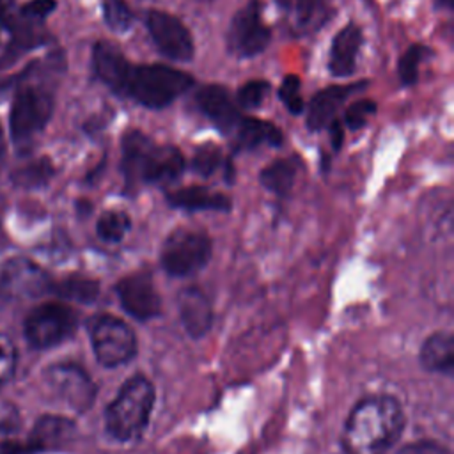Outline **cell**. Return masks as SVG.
<instances>
[{"instance_id":"obj_20","label":"cell","mask_w":454,"mask_h":454,"mask_svg":"<svg viewBox=\"0 0 454 454\" xmlns=\"http://www.w3.org/2000/svg\"><path fill=\"white\" fill-rule=\"evenodd\" d=\"M231 138L234 151H254L261 145L278 147L284 140L282 131L273 122L245 115L231 133Z\"/></svg>"},{"instance_id":"obj_34","label":"cell","mask_w":454,"mask_h":454,"mask_svg":"<svg viewBox=\"0 0 454 454\" xmlns=\"http://www.w3.org/2000/svg\"><path fill=\"white\" fill-rule=\"evenodd\" d=\"M16 369V348L12 340L0 333V387H4Z\"/></svg>"},{"instance_id":"obj_41","label":"cell","mask_w":454,"mask_h":454,"mask_svg":"<svg viewBox=\"0 0 454 454\" xmlns=\"http://www.w3.org/2000/svg\"><path fill=\"white\" fill-rule=\"evenodd\" d=\"M2 296H4V291H2V287H0V298H2Z\"/></svg>"},{"instance_id":"obj_10","label":"cell","mask_w":454,"mask_h":454,"mask_svg":"<svg viewBox=\"0 0 454 454\" xmlns=\"http://www.w3.org/2000/svg\"><path fill=\"white\" fill-rule=\"evenodd\" d=\"M145 27L156 50L168 60L190 62L195 55V43L188 27L174 14L149 9L145 12Z\"/></svg>"},{"instance_id":"obj_1","label":"cell","mask_w":454,"mask_h":454,"mask_svg":"<svg viewBox=\"0 0 454 454\" xmlns=\"http://www.w3.org/2000/svg\"><path fill=\"white\" fill-rule=\"evenodd\" d=\"M401 403L387 394L358 401L346 419L340 445L344 454H387L404 429Z\"/></svg>"},{"instance_id":"obj_7","label":"cell","mask_w":454,"mask_h":454,"mask_svg":"<svg viewBox=\"0 0 454 454\" xmlns=\"http://www.w3.org/2000/svg\"><path fill=\"white\" fill-rule=\"evenodd\" d=\"M90 342L98 362L105 367H117L137 355V337L119 317L101 314L90 323Z\"/></svg>"},{"instance_id":"obj_27","label":"cell","mask_w":454,"mask_h":454,"mask_svg":"<svg viewBox=\"0 0 454 454\" xmlns=\"http://www.w3.org/2000/svg\"><path fill=\"white\" fill-rule=\"evenodd\" d=\"M227 161L223 160V153L218 145L207 142V144H202L193 158H192V168L193 172H197L199 176L202 177H209L213 176L222 165H225Z\"/></svg>"},{"instance_id":"obj_23","label":"cell","mask_w":454,"mask_h":454,"mask_svg":"<svg viewBox=\"0 0 454 454\" xmlns=\"http://www.w3.org/2000/svg\"><path fill=\"white\" fill-rule=\"evenodd\" d=\"M420 364L431 372L450 376L454 372V339L449 332L431 333L420 348Z\"/></svg>"},{"instance_id":"obj_30","label":"cell","mask_w":454,"mask_h":454,"mask_svg":"<svg viewBox=\"0 0 454 454\" xmlns=\"http://www.w3.org/2000/svg\"><path fill=\"white\" fill-rule=\"evenodd\" d=\"M105 23L115 32H126L133 25V12L124 0H103Z\"/></svg>"},{"instance_id":"obj_8","label":"cell","mask_w":454,"mask_h":454,"mask_svg":"<svg viewBox=\"0 0 454 454\" xmlns=\"http://www.w3.org/2000/svg\"><path fill=\"white\" fill-rule=\"evenodd\" d=\"M271 39V28L262 20V5L259 0H250L231 20L225 43L227 50L239 57L248 59L262 53Z\"/></svg>"},{"instance_id":"obj_21","label":"cell","mask_w":454,"mask_h":454,"mask_svg":"<svg viewBox=\"0 0 454 454\" xmlns=\"http://www.w3.org/2000/svg\"><path fill=\"white\" fill-rule=\"evenodd\" d=\"M74 431L76 427L73 420L59 415H44L35 422L27 449L43 450L62 447L74 436Z\"/></svg>"},{"instance_id":"obj_3","label":"cell","mask_w":454,"mask_h":454,"mask_svg":"<svg viewBox=\"0 0 454 454\" xmlns=\"http://www.w3.org/2000/svg\"><path fill=\"white\" fill-rule=\"evenodd\" d=\"M193 85V76L177 67L167 64H131L121 96L149 110H161Z\"/></svg>"},{"instance_id":"obj_25","label":"cell","mask_w":454,"mask_h":454,"mask_svg":"<svg viewBox=\"0 0 454 454\" xmlns=\"http://www.w3.org/2000/svg\"><path fill=\"white\" fill-rule=\"evenodd\" d=\"M129 227H131V220H129L128 213H124L121 209L105 211L96 223L98 236L110 243L121 241L126 236V232L129 231Z\"/></svg>"},{"instance_id":"obj_31","label":"cell","mask_w":454,"mask_h":454,"mask_svg":"<svg viewBox=\"0 0 454 454\" xmlns=\"http://www.w3.org/2000/svg\"><path fill=\"white\" fill-rule=\"evenodd\" d=\"M271 90V83L266 80H248L236 92V105L245 110H254L261 106L268 92Z\"/></svg>"},{"instance_id":"obj_6","label":"cell","mask_w":454,"mask_h":454,"mask_svg":"<svg viewBox=\"0 0 454 454\" xmlns=\"http://www.w3.org/2000/svg\"><path fill=\"white\" fill-rule=\"evenodd\" d=\"M211 239L195 229H177L161 247V266L172 277H188L202 270L211 259Z\"/></svg>"},{"instance_id":"obj_37","label":"cell","mask_w":454,"mask_h":454,"mask_svg":"<svg viewBox=\"0 0 454 454\" xmlns=\"http://www.w3.org/2000/svg\"><path fill=\"white\" fill-rule=\"evenodd\" d=\"M21 20L20 9L16 7V0H0V23L7 28H14V25Z\"/></svg>"},{"instance_id":"obj_18","label":"cell","mask_w":454,"mask_h":454,"mask_svg":"<svg viewBox=\"0 0 454 454\" xmlns=\"http://www.w3.org/2000/svg\"><path fill=\"white\" fill-rule=\"evenodd\" d=\"M129 66L131 62L115 44L108 41H99L94 44V50H92L94 74L117 96H121Z\"/></svg>"},{"instance_id":"obj_22","label":"cell","mask_w":454,"mask_h":454,"mask_svg":"<svg viewBox=\"0 0 454 454\" xmlns=\"http://www.w3.org/2000/svg\"><path fill=\"white\" fill-rule=\"evenodd\" d=\"M167 200L174 207L188 211H227L231 209V199L220 192H213L206 186H186L167 193Z\"/></svg>"},{"instance_id":"obj_11","label":"cell","mask_w":454,"mask_h":454,"mask_svg":"<svg viewBox=\"0 0 454 454\" xmlns=\"http://www.w3.org/2000/svg\"><path fill=\"white\" fill-rule=\"evenodd\" d=\"M50 392L74 411H85L96 399V385L89 374L73 362L55 364L44 371Z\"/></svg>"},{"instance_id":"obj_4","label":"cell","mask_w":454,"mask_h":454,"mask_svg":"<svg viewBox=\"0 0 454 454\" xmlns=\"http://www.w3.org/2000/svg\"><path fill=\"white\" fill-rule=\"evenodd\" d=\"M154 406V387L142 376L129 378L105 410L106 431L119 442H131L145 431Z\"/></svg>"},{"instance_id":"obj_14","label":"cell","mask_w":454,"mask_h":454,"mask_svg":"<svg viewBox=\"0 0 454 454\" xmlns=\"http://www.w3.org/2000/svg\"><path fill=\"white\" fill-rule=\"evenodd\" d=\"M195 103L199 110L215 124V128L231 137L238 122L241 121V112L236 101L231 98L229 90L216 83H207L195 92Z\"/></svg>"},{"instance_id":"obj_33","label":"cell","mask_w":454,"mask_h":454,"mask_svg":"<svg viewBox=\"0 0 454 454\" xmlns=\"http://www.w3.org/2000/svg\"><path fill=\"white\" fill-rule=\"evenodd\" d=\"M376 108H378L376 101H372V99H358V101L351 103L346 108V112H344V124L349 129L356 131V129L364 128L365 122L369 121V117H372L376 114Z\"/></svg>"},{"instance_id":"obj_16","label":"cell","mask_w":454,"mask_h":454,"mask_svg":"<svg viewBox=\"0 0 454 454\" xmlns=\"http://www.w3.org/2000/svg\"><path fill=\"white\" fill-rule=\"evenodd\" d=\"M289 32L307 35L319 30L330 16L328 0H277Z\"/></svg>"},{"instance_id":"obj_17","label":"cell","mask_w":454,"mask_h":454,"mask_svg":"<svg viewBox=\"0 0 454 454\" xmlns=\"http://www.w3.org/2000/svg\"><path fill=\"white\" fill-rule=\"evenodd\" d=\"M362 43H364L362 28L353 21L344 25L335 34V37L332 39L330 53H328V71L332 76L346 78L355 73Z\"/></svg>"},{"instance_id":"obj_13","label":"cell","mask_w":454,"mask_h":454,"mask_svg":"<svg viewBox=\"0 0 454 454\" xmlns=\"http://www.w3.org/2000/svg\"><path fill=\"white\" fill-rule=\"evenodd\" d=\"M0 287L7 296L34 298L46 293L51 287V280L35 262L16 257L5 262L0 273Z\"/></svg>"},{"instance_id":"obj_35","label":"cell","mask_w":454,"mask_h":454,"mask_svg":"<svg viewBox=\"0 0 454 454\" xmlns=\"http://www.w3.org/2000/svg\"><path fill=\"white\" fill-rule=\"evenodd\" d=\"M57 7V0H28L20 7V16L28 21H43Z\"/></svg>"},{"instance_id":"obj_40","label":"cell","mask_w":454,"mask_h":454,"mask_svg":"<svg viewBox=\"0 0 454 454\" xmlns=\"http://www.w3.org/2000/svg\"><path fill=\"white\" fill-rule=\"evenodd\" d=\"M452 4H454V0H436L434 2V5H436V9H445V11H452Z\"/></svg>"},{"instance_id":"obj_15","label":"cell","mask_w":454,"mask_h":454,"mask_svg":"<svg viewBox=\"0 0 454 454\" xmlns=\"http://www.w3.org/2000/svg\"><path fill=\"white\" fill-rule=\"evenodd\" d=\"M367 87V80L348 83V85H330L316 92L307 108V128L310 131L325 129L332 119H335L337 110L344 105V101Z\"/></svg>"},{"instance_id":"obj_9","label":"cell","mask_w":454,"mask_h":454,"mask_svg":"<svg viewBox=\"0 0 454 454\" xmlns=\"http://www.w3.org/2000/svg\"><path fill=\"white\" fill-rule=\"evenodd\" d=\"M76 328V314L62 303H43L30 310L23 330L30 346L46 349L60 344L73 335Z\"/></svg>"},{"instance_id":"obj_38","label":"cell","mask_w":454,"mask_h":454,"mask_svg":"<svg viewBox=\"0 0 454 454\" xmlns=\"http://www.w3.org/2000/svg\"><path fill=\"white\" fill-rule=\"evenodd\" d=\"M326 128H328L330 142H332L333 149L339 151L340 145H342V138H344V126H342V122L339 119H332Z\"/></svg>"},{"instance_id":"obj_39","label":"cell","mask_w":454,"mask_h":454,"mask_svg":"<svg viewBox=\"0 0 454 454\" xmlns=\"http://www.w3.org/2000/svg\"><path fill=\"white\" fill-rule=\"evenodd\" d=\"M4 160H5V135H4V129L0 126V170H2Z\"/></svg>"},{"instance_id":"obj_5","label":"cell","mask_w":454,"mask_h":454,"mask_svg":"<svg viewBox=\"0 0 454 454\" xmlns=\"http://www.w3.org/2000/svg\"><path fill=\"white\" fill-rule=\"evenodd\" d=\"M53 112V83L32 82L16 89L11 105V137L18 145L30 142L50 121Z\"/></svg>"},{"instance_id":"obj_36","label":"cell","mask_w":454,"mask_h":454,"mask_svg":"<svg viewBox=\"0 0 454 454\" xmlns=\"http://www.w3.org/2000/svg\"><path fill=\"white\" fill-rule=\"evenodd\" d=\"M395 454H450V450L438 443V442H431V440H420L415 443H408L403 449H399Z\"/></svg>"},{"instance_id":"obj_26","label":"cell","mask_w":454,"mask_h":454,"mask_svg":"<svg viewBox=\"0 0 454 454\" xmlns=\"http://www.w3.org/2000/svg\"><path fill=\"white\" fill-rule=\"evenodd\" d=\"M431 55V50L424 44H410L406 48V51L401 55L399 62H397V74L403 85L410 87L415 85L419 80V67L422 64V60Z\"/></svg>"},{"instance_id":"obj_24","label":"cell","mask_w":454,"mask_h":454,"mask_svg":"<svg viewBox=\"0 0 454 454\" xmlns=\"http://www.w3.org/2000/svg\"><path fill=\"white\" fill-rule=\"evenodd\" d=\"M296 170H298V167H296L294 158L275 160L261 170L259 181L266 190H270L277 195H287L294 184Z\"/></svg>"},{"instance_id":"obj_2","label":"cell","mask_w":454,"mask_h":454,"mask_svg":"<svg viewBox=\"0 0 454 454\" xmlns=\"http://www.w3.org/2000/svg\"><path fill=\"white\" fill-rule=\"evenodd\" d=\"M121 168L128 184H167L184 172L183 153L170 144H156L138 129L121 138Z\"/></svg>"},{"instance_id":"obj_28","label":"cell","mask_w":454,"mask_h":454,"mask_svg":"<svg viewBox=\"0 0 454 454\" xmlns=\"http://www.w3.org/2000/svg\"><path fill=\"white\" fill-rule=\"evenodd\" d=\"M55 289H57L55 293H59L60 296L76 300V301H92L99 293L98 282H94L90 278H83V277L66 278L60 284H57Z\"/></svg>"},{"instance_id":"obj_12","label":"cell","mask_w":454,"mask_h":454,"mask_svg":"<svg viewBox=\"0 0 454 454\" xmlns=\"http://www.w3.org/2000/svg\"><path fill=\"white\" fill-rule=\"evenodd\" d=\"M122 309L138 321H149L161 312V300L145 271H137L122 277L115 286Z\"/></svg>"},{"instance_id":"obj_29","label":"cell","mask_w":454,"mask_h":454,"mask_svg":"<svg viewBox=\"0 0 454 454\" xmlns=\"http://www.w3.org/2000/svg\"><path fill=\"white\" fill-rule=\"evenodd\" d=\"M51 174H53V167L50 160L41 158L25 167H20L12 177L20 186H41L51 177Z\"/></svg>"},{"instance_id":"obj_32","label":"cell","mask_w":454,"mask_h":454,"mask_svg":"<svg viewBox=\"0 0 454 454\" xmlns=\"http://www.w3.org/2000/svg\"><path fill=\"white\" fill-rule=\"evenodd\" d=\"M300 89H301V82L296 74H286L282 78V83L278 89V98L293 115L303 114V108H305Z\"/></svg>"},{"instance_id":"obj_19","label":"cell","mask_w":454,"mask_h":454,"mask_svg":"<svg viewBox=\"0 0 454 454\" xmlns=\"http://www.w3.org/2000/svg\"><path fill=\"white\" fill-rule=\"evenodd\" d=\"M177 309L184 330L192 337H202L213 325V305L199 287H184L177 296Z\"/></svg>"}]
</instances>
